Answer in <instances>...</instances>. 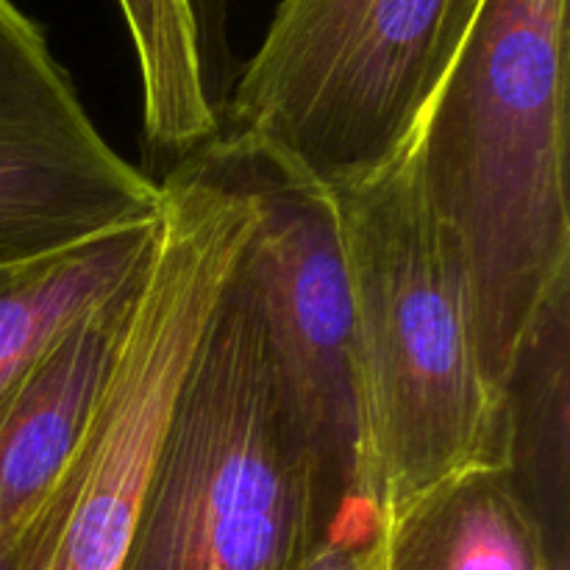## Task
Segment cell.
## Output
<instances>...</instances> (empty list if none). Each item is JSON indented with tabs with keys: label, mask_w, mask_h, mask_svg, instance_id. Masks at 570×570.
Listing matches in <instances>:
<instances>
[{
	"label": "cell",
	"mask_w": 570,
	"mask_h": 570,
	"mask_svg": "<svg viewBox=\"0 0 570 570\" xmlns=\"http://www.w3.org/2000/svg\"><path fill=\"white\" fill-rule=\"evenodd\" d=\"M323 540L243 250L178 387L122 570H301Z\"/></svg>",
	"instance_id": "cell-3"
},
{
	"label": "cell",
	"mask_w": 570,
	"mask_h": 570,
	"mask_svg": "<svg viewBox=\"0 0 570 570\" xmlns=\"http://www.w3.org/2000/svg\"><path fill=\"white\" fill-rule=\"evenodd\" d=\"M482 0H282L228 109L234 137L337 193L404 156Z\"/></svg>",
	"instance_id": "cell-4"
},
{
	"label": "cell",
	"mask_w": 570,
	"mask_h": 570,
	"mask_svg": "<svg viewBox=\"0 0 570 570\" xmlns=\"http://www.w3.org/2000/svg\"><path fill=\"white\" fill-rule=\"evenodd\" d=\"M412 148L501 399L534 317L570 282L568 0H482Z\"/></svg>",
	"instance_id": "cell-1"
},
{
	"label": "cell",
	"mask_w": 570,
	"mask_h": 570,
	"mask_svg": "<svg viewBox=\"0 0 570 570\" xmlns=\"http://www.w3.org/2000/svg\"><path fill=\"white\" fill-rule=\"evenodd\" d=\"M570 282L534 317L501 390L504 468L566 557Z\"/></svg>",
	"instance_id": "cell-9"
},
{
	"label": "cell",
	"mask_w": 570,
	"mask_h": 570,
	"mask_svg": "<svg viewBox=\"0 0 570 570\" xmlns=\"http://www.w3.org/2000/svg\"><path fill=\"white\" fill-rule=\"evenodd\" d=\"M161 184L95 128L42 28L0 0V262L154 220Z\"/></svg>",
	"instance_id": "cell-6"
},
{
	"label": "cell",
	"mask_w": 570,
	"mask_h": 570,
	"mask_svg": "<svg viewBox=\"0 0 570 570\" xmlns=\"http://www.w3.org/2000/svg\"><path fill=\"white\" fill-rule=\"evenodd\" d=\"M156 232L159 215L56 254L0 262V393L61 328L142 271Z\"/></svg>",
	"instance_id": "cell-10"
},
{
	"label": "cell",
	"mask_w": 570,
	"mask_h": 570,
	"mask_svg": "<svg viewBox=\"0 0 570 570\" xmlns=\"http://www.w3.org/2000/svg\"><path fill=\"white\" fill-rule=\"evenodd\" d=\"M332 195L354 298L367 493L384 523L465 468L504 465L501 399L415 148Z\"/></svg>",
	"instance_id": "cell-2"
},
{
	"label": "cell",
	"mask_w": 570,
	"mask_h": 570,
	"mask_svg": "<svg viewBox=\"0 0 570 570\" xmlns=\"http://www.w3.org/2000/svg\"><path fill=\"white\" fill-rule=\"evenodd\" d=\"M384 570H568L504 465L443 479L382 523Z\"/></svg>",
	"instance_id": "cell-8"
},
{
	"label": "cell",
	"mask_w": 570,
	"mask_h": 570,
	"mask_svg": "<svg viewBox=\"0 0 570 570\" xmlns=\"http://www.w3.org/2000/svg\"><path fill=\"white\" fill-rule=\"evenodd\" d=\"M204 154L254 204L245 262L309 454L326 538L340 527L382 523L367 493L354 298L334 195L234 134H220Z\"/></svg>",
	"instance_id": "cell-5"
},
{
	"label": "cell",
	"mask_w": 570,
	"mask_h": 570,
	"mask_svg": "<svg viewBox=\"0 0 570 570\" xmlns=\"http://www.w3.org/2000/svg\"><path fill=\"white\" fill-rule=\"evenodd\" d=\"M142 271L61 328L0 393V551L17 554L39 501L76 451L109 379Z\"/></svg>",
	"instance_id": "cell-7"
},
{
	"label": "cell",
	"mask_w": 570,
	"mask_h": 570,
	"mask_svg": "<svg viewBox=\"0 0 570 570\" xmlns=\"http://www.w3.org/2000/svg\"><path fill=\"white\" fill-rule=\"evenodd\" d=\"M301 570H384L382 523L334 529Z\"/></svg>",
	"instance_id": "cell-13"
},
{
	"label": "cell",
	"mask_w": 570,
	"mask_h": 570,
	"mask_svg": "<svg viewBox=\"0 0 570 570\" xmlns=\"http://www.w3.org/2000/svg\"><path fill=\"white\" fill-rule=\"evenodd\" d=\"M120 9L142 76L145 134L154 148L189 159L220 137L189 0H120Z\"/></svg>",
	"instance_id": "cell-11"
},
{
	"label": "cell",
	"mask_w": 570,
	"mask_h": 570,
	"mask_svg": "<svg viewBox=\"0 0 570 570\" xmlns=\"http://www.w3.org/2000/svg\"><path fill=\"white\" fill-rule=\"evenodd\" d=\"M234 0H189L195 31H198L200 67H204L206 92L217 115L226 106L232 81V48H228V14Z\"/></svg>",
	"instance_id": "cell-12"
}]
</instances>
